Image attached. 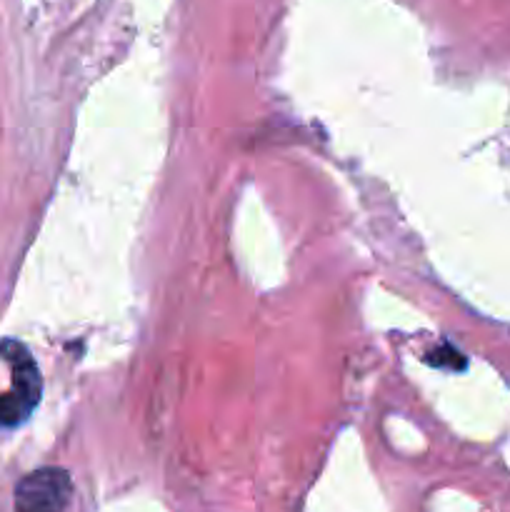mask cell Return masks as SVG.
<instances>
[{
    "mask_svg": "<svg viewBox=\"0 0 510 512\" xmlns=\"http://www.w3.org/2000/svg\"><path fill=\"white\" fill-rule=\"evenodd\" d=\"M3 353H8L13 365V390L8 395H0V428H13L20 420L30 415L40 398V378L38 368L30 360L28 350L20 343H5Z\"/></svg>",
    "mask_w": 510,
    "mask_h": 512,
    "instance_id": "obj_1",
    "label": "cell"
},
{
    "mask_svg": "<svg viewBox=\"0 0 510 512\" xmlns=\"http://www.w3.org/2000/svg\"><path fill=\"white\" fill-rule=\"evenodd\" d=\"M73 483L60 468H40L25 475L15 488V512H63L68 508Z\"/></svg>",
    "mask_w": 510,
    "mask_h": 512,
    "instance_id": "obj_2",
    "label": "cell"
}]
</instances>
